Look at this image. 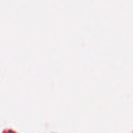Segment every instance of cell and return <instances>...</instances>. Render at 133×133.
I'll return each instance as SVG.
<instances>
[]
</instances>
